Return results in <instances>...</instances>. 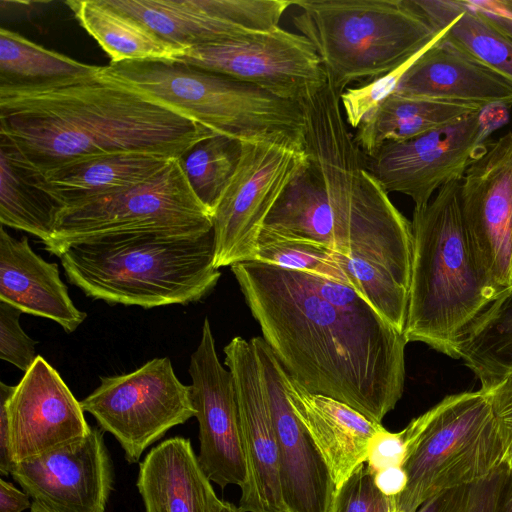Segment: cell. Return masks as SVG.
<instances>
[{"instance_id": "1", "label": "cell", "mask_w": 512, "mask_h": 512, "mask_svg": "<svg viewBox=\"0 0 512 512\" xmlns=\"http://www.w3.org/2000/svg\"><path fill=\"white\" fill-rule=\"evenodd\" d=\"M327 81L306 96V161L282 191L263 229L337 258L348 286L404 333L411 280L409 221L370 171Z\"/></svg>"}, {"instance_id": "2", "label": "cell", "mask_w": 512, "mask_h": 512, "mask_svg": "<svg viewBox=\"0 0 512 512\" xmlns=\"http://www.w3.org/2000/svg\"><path fill=\"white\" fill-rule=\"evenodd\" d=\"M230 267L286 372L381 423L404 391V333L348 285L257 261Z\"/></svg>"}, {"instance_id": "3", "label": "cell", "mask_w": 512, "mask_h": 512, "mask_svg": "<svg viewBox=\"0 0 512 512\" xmlns=\"http://www.w3.org/2000/svg\"><path fill=\"white\" fill-rule=\"evenodd\" d=\"M215 132L101 73L0 88V140L47 175L123 152L181 158Z\"/></svg>"}, {"instance_id": "4", "label": "cell", "mask_w": 512, "mask_h": 512, "mask_svg": "<svg viewBox=\"0 0 512 512\" xmlns=\"http://www.w3.org/2000/svg\"><path fill=\"white\" fill-rule=\"evenodd\" d=\"M461 180L414 207L413 251L404 335L451 358L476 319L499 295L481 268L460 203Z\"/></svg>"}, {"instance_id": "5", "label": "cell", "mask_w": 512, "mask_h": 512, "mask_svg": "<svg viewBox=\"0 0 512 512\" xmlns=\"http://www.w3.org/2000/svg\"><path fill=\"white\" fill-rule=\"evenodd\" d=\"M55 255L68 281L86 296L145 309L200 301L221 276L213 231L99 237L66 245Z\"/></svg>"}, {"instance_id": "6", "label": "cell", "mask_w": 512, "mask_h": 512, "mask_svg": "<svg viewBox=\"0 0 512 512\" xmlns=\"http://www.w3.org/2000/svg\"><path fill=\"white\" fill-rule=\"evenodd\" d=\"M292 22L314 46L327 82L343 93L360 78L385 75L446 30L434 28L413 0H297Z\"/></svg>"}, {"instance_id": "7", "label": "cell", "mask_w": 512, "mask_h": 512, "mask_svg": "<svg viewBox=\"0 0 512 512\" xmlns=\"http://www.w3.org/2000/svg\"><path fill=\"white\" fill-rule=\"evenodd\" d=\"M101 73L194 122L240 141L304 143L300 103L176 61H121Z\"/></svg>"}, {"instance_id": "8", "label": "cell", "mask_w": 512, "mask_h": 512, "mask_svg": "<svg viewBox=\"0 0 512 512\" xmlns=\"http://www.w3.org/2000/svg\"><path fill=\"white\" fill-rule=\"evenodd\" d=\"M421 416L422 431L403 465L406 488L393 498L402 512H416L440 492L482 481L502 465L501 441L482 390L446 396Z\"/></svg>"}, {"instance_id": "9", "label": "cell", "mask_w": 512, "mask_h": 512, "mask_svg": "<svg viewBox=\"0 0 512 512\" xmlns=\"http://www.w3.org/2000/svg\"><path fill=\"white\" fill-rule=\"evenodd\" d=\"M213 231V213L196 196L179 159L130 189L64 208L45 249L93 238L166 234L200 236Z\"/></svg>"}, {"instance_id": "10", "label": "cell", "mask_w": 512, "mask_h": 512, "mask_svg": "<svg viewBox=\"0 0 512 512\" xmlns=\"http://www.w3.org/2000/svg\"><path fill=\"white\" fill-rule=\"evenodd\" d=\"M80 403L101 430L115 437L131 464L168 430L195 417L191 387L178 379L168 357L154 358L126 374L102 377Z\"/></svg>"}, {"instance_id": "11", "label": "cell", "mask_w": 512, "mask_h": 512, "mask_svg": "<svg viewBox=\"0 0 512 512\" xmlns=\"http://www.w3.org/2000/svg\"><path fill=\"white\" fill-rule=\"evenodd\" d=\"M305 161L301 143L241 141L238 166L213 212L217 269L254 259L268 214Z\"/></svg>"}, {"instance_id": "12", "label": "cell", "mask_w": 512, "mask_h": 512, "mask_svg": "<svg viewBox=\"0 0 512 512\" xmlns=\"http://www.w3.org/2000/svg\"><path fill=\"white\" fill-rule=\"evenodd\" d=\"M300 103L327 81L312 43L281 28L188 48L176 61Z\"/></svg>"}, {"instance_id": "13", "label": "cell", "mask_w": 512, "mask_h": 512, "mask_svg": "<svg viewBox=\"0 0 512 512\" xmlns=\"http://www.w3.org/2000/svg\"><path fill=\"white\" fill-rule=\"evenodd\" d=\"M486 109L418 137L383 144L367 156L370 171L387 193L407 195L415 207L426 205L442 186L462 180L497 125Z\"/></svg>"}, {"instance_id": "14", "label": "cell", "mask_w": 512, "mask_h": 512, "mask_svg": "<svg viewBox=\"0 0 512 512\" xmlns=\"http://www.w3.org/2000/svg\"><path fill=\"white\" fill-rule=\"evenodd\" d=\"M474 254L500 294L512 285V131L485 142L460 188Z\"/></svg>"}, {"instance_id": "15", "label": "cell", "mask_w": 512, "mask_h": 512, "mask_svg": "<svg viewBox=\"0 0 512 512\" xmlns=\"http://www.w3.org/2000/svg\"><path fill=\"white\" fill-rule=\"evenodd\" d=\"M188 373L199 425V464L221 488L247 481V459L239 406L232 375L220 362L209 319L190 356Z\"/></svg>"}, {"instance_id": "16", "label": "cell", "mask_w": 512, "mask_h": 512, "mask_svg": "<svg viewBox=\"0 0 512 512\" xmlns=\"http://www.w3.org/2000/svg\"><path fill=\"white\" fill-rule=\"evenodd\" d=\"M183 48L271 31L291 0H104Z\"/></svg>"}, {"instance_id": "17", "label": "cell", "mask_w": 512, "mask_h": 512, "mask_svg": "<svg viewBox=\"0 0 512 512\" xmlns=\"http://www.w3.org/2000/svg\"><path fill=\"white\" fill-rule=\"evenodd\" d=\"M250 340L276 434L285 508L287 512H334L338 489L324 457L287 398L285 369L262 337Z\"/></svg>"}, {"instance_id": "18", "label": "cell", "mask_w": 512, "mask_h": 512, "mask_svg": "<svg viewBox=\"0 0 512 512\" xmlns=\"http://www.w3.org/2000/svg\"><path fill=\"white\" fill-rule=\"evenodd\" d=\"M223 352L234 382L247 459V481L241 488L239 509L287 512L281 493L277 439L256 350L251 340L236 336Z\"/></svg>"}, {"instance_id": "19", "label": "cell", "mask_w": 512, "mask_h": 512, "mask_svg": "<svg viewBox=\"0 0 512 512\" xmlns=\"http://www.w3.org/2000/svg\"><path fill=\"white\" fill-rule=\"evenodd\" d=\"M49 512H105L113 467L102 432L18 462L11 473Z\"/></svg>"}, {"instance_id": "20", "label": "cell", "mask_w": 512, "mask_h": 512, "mask_svg": "<svg viewBox=\"0 0 512 512\" xmlns=\"http://www.w3.org/2000/svg\"><path fill=\"white\" fill-rule=\"evenodd\" d=\"M16 464L87 437L92 427L58 371L38 355L8 402Z\"/></svg>"}, {"instance_id": "21", "label": "cell", "mask_w": 512, "mask_h": 512, "mask_svg": "<svg viewBox=\"0 0 512 512\" xmlns=\"http://www.w3.org/2000/svg\"><path fill=\"white\" fill-rule=\"evenodd\" d=\"M444 33L413 60L394 94L484 109L512 106V83L444 38Z\"/></svg>"}, {"instance_id": "22", "label": "cell", "mask_w": 512, "mask_h": 512, "mask_svg": "<svg viewBox=\"0 0 512 512\" xmlns=\"http://www.w3.org/2000/svg\"><path fill=\"white\" fill-rule=\"evenodd\" d=\"M291 407L324 457L337 489L366 463L373 438L384 427L331 397L311 393L285 370Z\"/></svg>"}, {"instance_id": "23", "label": "cell", "mask_w": 512, "mask_h": 512, "mask_svg": "<svg viewBox=\"0 0 512 512\" xmlns=\"http://www.w3.org/2000/svg\"><path fill=\"white\" fill-rule=\"evenodd\" d=\"M0 301L53 320L67 333L87 317L70 298L58 265L35 253L26 236L17 239L4 226L0 228Z\"/></svg>"}, {"instance_id": "24", "label": "cell", "mask_w": 512, "mask_h": 512, "mask_svg": "<svg viewBox=\"0 0 512 512\" xmlns=\"http://www.w3.org/2000/svg\"><path fill=\"white\" fill-rule=\"evenodd\" d=\"M137 488L145 512H217L221 503L190 440L181 436L147 453L139 465Z\"/></svg>"}, {"instance_id": "25", "label": "cell", "mask_w": 512, "mask_h": 512, "mask_svg": "<svg viewBox=\"0 0 512 512\" xmlns=\"http://www.w3.org/2000/svg\"><path fill=\"white\" fill-rule=\"evenodd\" d=\"M171 160L149 153H113L85 159L44 176L40 174V180L42 186L68 208L139 185Z\"/></svg>"}, {"instance_id": "26", "label": "cell", "mask_w": 512, "mask_h": 512, "mask_svg": "<svg viewBox=\"0 0 512 512\" xmlns=\"http://www.w3.org/2000/svg\"><path fill=\"white\" fill-rule=\"evenodd\" d=\"M484 108L462 102L390 95L356 128L354 139L371 155L387 142L405 141L452 125Z\"/></svg>"}, {"instance_id": "27", "label": "cell", "mask_w": 512, "mask_h": 512, "mask_svg": "<svg viewBox=\"0 0 512 512\" xmlns=\"http://www.w3.org/2000/svg\"><path fill=\"white\" fill-rule=\"evenodd\" d=\"M66 5L108 54L110 62L177 61L188 49L164 40L104 0H69Z\"/></svg>"}, {"instance_id": "28", "label": "cell", "mask_w": 512, "mask_h": 512, "mask_svg": "<svg viewBox=\"0 0 512 512\" xmlns=\"http://www.w3.org/2000/svg\"><path fill=\"white\" fill-rule=\"evenodd\" d=\"M63 205L41 184L17 152L0 140V222L27 232L47 245Z\"/></svg>"}, {"instance_id": "29", "label": "cell", "mask_w": 512, "mask_h": 512, "mask_svg": "<svg viewBox=\"0 0 512 512\" xmlns=\"http://www.w3.org/2000/svg\"><path fill=\"white\" fill-rule=\"evenodd\" d=\"M459 359L477 376L481 387L512 372V285L472 324L460 343Z\"/></svg>"}, {"instance_id": "30", "label": "cell", "mask_w": 512, "mask_h": 512, "mask_svg": "<svg viewBox=\"0 0 512 512\" xmlns=\"http://www.w3.org/2000/svg\"><path fill=\"white\" fill-rule=\"evenodd\" d=\"M99 69L46 49L14 31L0 29V88L51 84Z\"/></svg>"}, {"instance_id": "31", "label": "cell", "mask_w": 512, "mask_h": 512, "mask_svg": "<svg viewBox=\"0 0 512 512\" xmlns=\"http://www.w3.org/2000/svg\"><path fill=\"white\" fill-rule=\"evenodd\" d=\"M240 156V140L214 133L179 158L192 190L212 213L236 171Z\"/></svg>"}, {"instance_id": "32", "label": "cell", "mask_w": 512, "mask_h": 512, "mask_svg": "<svg viewBox=\"0 0 512 512\" xmlns=\"http://www.w3.org/2000/svg\"><path fill=\"white\" fill-rule=\"evenodd\" d=\"M458 2L460 14L447 26L444 38L512 83V39L465 0Z\"/></svg>"}, {"instance_id": "33", "label": "cell", "mask_w": 512, "mask_h": 512, "mask_svg": "<svg viewBox=\"0 0 512 512\" xmlns=\"http://www.w3.org/2000/svg\"><path fill=\"white\" fill-rule=\"evenodd\" d=\"M252 261L304 272L348 285L337 258L322 247L261 232Z\"/></svg>"}, {"instance_id": "34", "label": "cell", "mask_w": 512, "mask_h": 512, "mask_svg": "<svg viewBox=\"0 0 512 512\" xmlns=\"http://www.w3.org/2000/svg\"><path fill=\"white\" fill-rule=\"evenodd\" d=\"M510 474L502 464L486 479L440 492L416 512H497Z\"/></svg>"}, {"instance_id": "35", "label": "cell", "mask_w": 512, "mask_h": 512, "mask_svg": "<svg viewBox=\"0 0 512 512\" xmlns=\"http://www.w3.org/2000/svg\"><path fill=\"white\" fill-rule=\"evenodd\" d=\"M418 55L393 71L341 94L342 111L350 127L357 128L371 111L395 92L402 75Z\"/></svg>"}, {"instance_id": "36", "label": "cell", "mask_w": 512, "mask_h": 512, "mask_svg": "<svg viewBox=\"0 0 512 512\" xmlns=\"http://www.w3.org/2000/svg\"><path fill=\"white\" fill-rule=\"evenodd\" d=\"M421 416L414 418L399 432H389L383 428L373 438L366 465L376 472L388 467H403L422 431Z\"/></svg>"}, {"instance_id": "37", "label": "cell", "mask_w": 512, "mask_h": 512, "mask_svg": "<svg viewBox=\"0 0 512 512\" xmlns=\"http://www.w3.org/2000/svg\"><path fill=\"white\" fill-rule=\"evenodd\" d=\"M392 504L393 498L379 491L364 463L338 489L334 512H388Z\"/></svg>"}, {"instance_id": "38", "label": "cell", "mask_w": 512, "mask_h": 512, "mask_svg": "<svg viewBox=\"0 0 512 512\" xmlns=\"http://www.w3.org/2000/svg\"><path fill=\"white\" fill-rule=\"evenodd\" d=\"M22 311L0 301V358L16 366L24 373L36 360V342L21 328Z\"/></svg>"}, {"instance_id": "39", "label": "cell", "mask_w": 512, "mask_h": 512, "mask_svg": "<svg viewBox=\"0 0 512 512\" xmlns=\"http://www.w3.org/2000/svg\"><path fill=\"white\" fill-rule=\"evenodd\" d=\"M480 390L489 401L496 423L503 450L502 464L512 476V372Z\"/></svg>"}, {"instance_id": "40", "label": "cell", "mask_w": 512, "mask_h": 512, "mask_svg": "<svg viewBox=\"0 0 512 512\" xmlns=\"http://www.w3.org/2000/svg\"><path fill=\"white\" fill-rule=\"evenodd\" d=\"M14 390L15 386L0 382V473L3 476L11 475L16 466L11 446L8 415V402Z\"/></svg>"}, {"instance_id": "41", "label": "cell", "mask_w": 512, "mask_h": 512, "mask_svg": "<svg viewBox=\"0 0 512 512\" xmlns=\"http://www.w3.org/2000/svg\"><path fill=\"white\" fill-rule=\"evenodd\" d=\"M467 5L479 12L494 27L512 39V14L504 10L497 0H465Z\"/></svg>"}, {"instance_id": "42", "label": "cell", "mask_w": 512, "mask_h": 512, "mask_svg": "<svg viewBox=\"0 0 512 512\" xmlns=\"http://www.w3.org/2000/svg\"><path fill=\"white\" fill-rule=\"evenodd\" d=\"M379 491L388 498H396L406 488L407 475L403 467H388L374 474Z\"/></svg>"}, {"instance_id": "43", "label": "cell", "mask_w": 512, "mask_h": 512, "mask_svg": "<svg viewBox=\"0 0 512 512\" xmlns=\"http://www.w3.org/2000/svg\"><path fill=\"white\" fill-rule=\"evenodd\" d=\"M30 496L0 479V512H22L31 508Z\"/></svg>"}, {"instance_id": "44", "label": "cell", "mask_w": 512, "mask_h": 512, "mask_svg": "<svg viewBox=\"0 0 512 512\" xmlns=\"http://www.w3.org/2000/svg\"><path fill=\"white\" fill-rule=\"evenodd\" d=\"M497 512H512V476L510 475L502 501Z\"/></svg>"}, {"instance_id": "45", "label": "cell", "mask_w": 512, "mask_h": 512, "mask_svg": "<svg viewBox=\"0 0 512 512\" xmlns=\"http://www.w3.org/2000/svg\"><path fill=\"white\" fill-rule=\"evenodd\" d=\"M217 512H241L239 507L235 506L233 503L221 500Z\"/></svg>"}, {"instance_id": "46", "label": "cell", "mask_w": 512, "mask_h": 512, "mask_svg": "<svg viewBox=\"0 0 512 512\" xmlns=\"http://www.w3.org/2000/svg\"><path fill=\"white\" fill-rule=\"evenodd\" d=\"M497 3L507 12L512 14V0H497Z\"/></svg>"}, {"instance_id": "47", "label": "cell", "mask_w": 512, "mask_h": 512, "mask_svg": "<svg viewBox=\"0 0 512 512\" xmlns=\"http://www.w3.org/2000/svg\"><path fill=\"white\" fill-rule=\"evenodd\" d=\"M30 512H49L42 505L37 502H32V506L30 508Z\"/></svg>"}, {"instance_id": "48", "label": "cell", "mask_w": 512, "mask_h": 512, "mask_svg": "<svg viewBox=\"0 0 512 512\" xmlns=\"http://www.w3.org/2000/svg\"><path fill=\"white\" fill-rule=\"evenodd\" d=\"M388 512H402V511H400V510L396 509V508L393 506V504H392V506H391V508L389 509V511H388Z\"/></svg>"}]
</instances>
